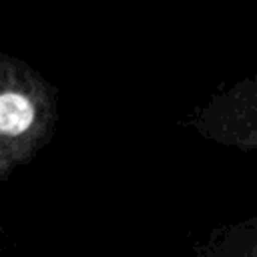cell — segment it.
Masks as SVG:
<instances>
[{
    "mask_svg": "<svg viewBox=\"0 0 257 257\" xmlns=\"http://www.w3.org/2000/svg\"><path fill=\"white\" fill-rule=\"evenodd\" d=\"M58 118V90L32 64L0 54V173L34 159L52 139Z\"/></svg>",
    "mask_w": 257,
    "mask_h": 257,
    "instance_id": "1",
    "label": "cell"
},
{
    "mask_svg": "<svg viewBox=\"0 0 257 257\" xmlns=\"http://www.w3.org/2000/svg\"><path fill=\"white\" fill-rule=\"evenodd\" d=\"M189 126L219 145L257 149V74L213 92L189 112Z\"/></svg>",
    "mask_w": 257,
    "mask_h": 257,
    "instance_id": "2",
    "label": "cell"
}]
</instances>
